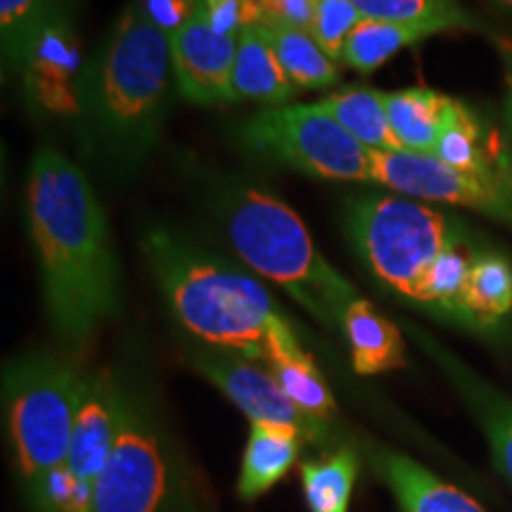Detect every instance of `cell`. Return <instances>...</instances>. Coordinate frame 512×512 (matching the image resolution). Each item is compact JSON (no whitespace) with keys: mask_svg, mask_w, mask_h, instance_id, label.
Wrapping results in <instances>:
<instances>
[{"mask_svg":"<svg viewBox=\"0 0 512 512\" xmlns=\"http://www.w3.org/2000/svg\"><path fill=\"white\" fill-rule=\"evenodd\" d=\"M27 221L50 325L64 342L86 344L119 313V264L93 185L55 147L31 159Z\"/></svg>","mask_w":512,"mask_h":512,"instance_id":"cell-1","label":"cell"},{"mask_svg":"<svg viewBox=\"0 0 512 512\" xmlns=\"http://www.w3.org/2000/svg\"><path fill=\"white\" fill-rule=\"evenodd\" d=\"M344 228L384 290L470 330L467 290L486 247L458 216L403 195H358Z\"/></svg>","mask_w":512,"mask_h":512,"instance_id":"cell-2","label":"cell"},{"mask_svg":"<svg viewBox=\"0 0 512 512\" xmlns=\"http://www.w3.org/2000/svg\"><path fill=\"white\" fill-rule=\"evenodd\" d=\"M143 252L169 309L200 342L264 366L306 356L290 318L252 275L166 228L145 235Z\"/></svg>","mask_w":512,"mask_h":512,"instance_id":"cell-3","label":"cell"},{"mask_svg":"<svg viewBox=\"0 0 512 512\" xmlns=\"http://www.w3.org/2000/svg\"><path fill=\"white\" fill-rule=\"evenodd\" d=\"M169 36L133 0L88 62L83 114L102 155L121 169L155 150L169 107Z\"/></svg>","mask_w":512,"mask_h":512,"instance_id":"cell-4","label":"cell"},{"mask_svg":"<svg viewBox=\"0 0 512 512\" xmlns=\"http://www.w3.org/2000/svg\"><path fill=\"white\" fill-rule=\"evenodd\" d=\"M228 240L245 264L285 290L325 328H342L344 311L361 297L320 254L304 221L271 192L233 185L221 197Z\"/></svg>","mask_w":512,"mask_h":512,"instance_id":"cell-5","label":"cell"},{"mask_svg":"<svg viewBox=\"0 0 512 512\" xmlns=\"http://www.w3.org/2000/svg\"><path fill=\"white\" fill-rule=\"evenodd\" d=\"M83 377L67 358L31 351L3 370V408L17 477L31 501L67 465Z\"/></svg>","mask_w":512,"mask_h":512,"instance_id":"cell-6","label":"cell"},{"mask_svg":"<svg viewBox=\"0 0 512 512\" xmlns=\"http://www.w3.org/2000/svg\"><path fill=\"white\" fill-rule=\"evenodd\" d=\"M91 512H197L181 458L143 396L126 389L117 439L95 482Z\"/></svg>","mask_w":512,"mask_h":512,"instance_id":"cell-7","label":"cell"},{"mask_svg":"<svg viewBox=\"0 0 512 512\" xmlns=\"http://www.w3.org/2000/svg\"><path fill=\"white\" fill-rule=\"evenodd\" d=\"M238 133L242 147L266 162L328 181L373 183V152L318 102L266 107L242 121Z\"/></svg>","mask_w":512,"mask_h":512,"instance_id":"cell-8","label":"cell"},{"mask_svg":"<svg viewBox=\"0 0 512 512\" xmlns=\"http://www.w3.org/2000/svg\"><path fill=\"white\" fill-rule=\"evenodd\" d=\"M373 183L418 202L453 204L512 228V181L479 176L418 152H373Z\"/></svg>","mask_w":512,"mask_h":512,"instance_id":"cell-9","label":"cell"},{"mask_svg":"<svg viewBox=\"0 0 512 512\" xmlns=\"http://www.w3.org/2000/svg\"><path fill=\"white\" fill-rule=\"evenodd\" d=\"M192 368L209 380L223 396H228L249 422L290 427L299 432L306 444L330 446L332 425L306 415L290 401L275 377L249 358L228 351H197L190 356Z\"/></svg>","mask_w":512,"mask_h":512,"instance_id":"cell-10","label":"cell"},{"mask_svg":"<svg viewBox=\"0 0 512 512\" xmlns=\"http://www.w3.org/2000/svg\"><path fill=\"white\" fill-rule=\"evenodd\" d=\"M86 69L88 64L83 60L72 15L67 10H55L38 31L19 72L29 105L48 117H81Z\"/></svg>","mask_w":512,"mask_h":512,"instance_id":"cell-11","label":"cell"},{"mask_svg":"<svg viewBox=\"0 0 512 512\" xmlns=\"http://www.w3.org/2000/svg\"><path fill=\"white\" fill-rule=\"evenodd\" d=\"M171 64L178 91L195 105L235 102L233 64L238 38L211 27L204 0L200 10L169 36Z\"/></svg>","mask_w":512,"mask_h":512,"instance_id":"cell-12","label":"cell"},{"mask_svg":"<svg viewBox=\"0 0 512 512\" xmlns=\"http://www.w3.org/2000/svg\"><path fill=\"white\" fill-rule=\"evenodd\" d=\"M415 344L425 351L427 356L437 363V368L444 373L448 382L453 384L460 399L472 413V418L482 430L486 444H489L491 463L496 472L505 482L512 486V399L496 384L484 380L482 375L475 373L467 363L441 347L437 339L420 330L418 325H408Z\"/></svg>","mask_w":512,"mask_h":512,"instance_id":"cell-13","label":"cell"},{"mask_svg":"<svg viewBox=\"0 0 512 512\" xmlns=\"http://www.w3.org/2000/svg\"><path fill=\"white\" fill-rule=\"evenodd\" d=\"M121 408H124V387L110 373L83 377V389L76 411L72 446H69L67 467L81 484L95 486L102 467L110 460L117 439Z\"/></svg>","mask_w":512,"mask_h":512,"instance_id":"cell-14","label":"cell"},{"mask_svg":"<svg viewBox=\"0 0 512 512\" xmlns=\"http://www.w3.org/2000/svg\"><path fill=\"white\" fill-rule=\"evenodd\" d=\"M384 105H387L389 126L401 150L434 155L441 136L456 119L463 102L434 88L415 86L392 93L384 91Z\"/></svg>","mask_w":512,"mask_h":512,"instance_id":"cell-15","label":"cell"},{"mask_svg":"<svg viewBox=\"0 0 512 512\" xmlns=\"http://www.w3.org/2000/svg\"><path fill=\"white\" fill-rule=\"evenodd\" d=\"M375 470L389 486L401 512H484L465 491L441 482L418 460L399 451H375Z\"/></svg>","mask_w":512,"mask_h":512,"instance_id":"cell-16","label":"cell"},{"mask_svg":"<svg viewBox=\"0 0 512 512\" xmlns=\"http://www.w3.org/2000/svg\"><path fill=\"white\" fill-rule=\"evenodd\" d=\"M339 330L351 349V366L356 375H382L406 366L401 330L368 299L358 297L349 304Z\"/></svg>","mask_w":512,"mask_h":512,"instance_id":"cell-17","label":"cell"},{"mask_svg":"<svg viewBox=\"0 0 512 512\" xmlns=\"http://www.w3.org/2000/svg\"><path fill=\"white\" fill-rule=\"evenodd\" d=\"M233 91L238 100H256L268 107L285 105L292 98L294 83L287 79L266 24H254L238 36Z\"/></svg>","mask_w":512,"mask_h":512,"instance_id":"cell-18","label":"cell"},{"mask_svg":"<svg viewBox=\"0 0 512 512\" xmlns=\"http://www.w3.org/2000/svg\"><path fill=\"white\" fill-rule=\"evenodd\" d=\"M304 444L306 441L302 434L290 430V427L252 422L245 453H242L238 479L240 498L256 501L266 491H271L297 463Z\"/></svg>","mask_w":512,"mask_h":512,"instance_id":"cell-19","label":"cell"},{"mask_svg":"<svg viewBox=\"0 0 512 512\" xmlns=\"http://www.w3.org/2000/svg\"><path fill=\"white\" fill-rule=\"evenodd\" d=\"M332 119H337L358 143L370 152H396L401 150L387 119L384 91L375 88H349L332 93L318 102Z\"/></svg>","mask_w":512,"mask_h":512,"instance_id":"cell-20","label":"cell"},{"mask_svg":"<svg viewBox=\"0 0 512 512\" xmlns=\"http://www.w3.org/2000/svg\"><path fill=\"white\" fill-rule=\"evenodd\" d=\"M363 19L377 22L408 24V27L434 29L437 34L446 31H477L489 34L475 15H470L460 0H351Z\"/></svg>","mask_w":512,"mask_h":512,"instance_id":"cell-21","label":"cell"},{"mask_svg":"<svg viewBox=\"0 0 512 512\" xmlns=\"http://www.w3.org/2000/svg\"><path fill=\"white\" fill-rule=\"evenodd\" d=\"M264 24V22H261ZM268 36H271L278 60L283 64L287 79L294 83V88L302 91H320L330 88L342 79L337 60L325 53L318 46L311 31L290 29V27H271L266 24Z\"/></svg>","mask_w":512,"mask_h":512,"instance_id":"cell-22","label":"cell"},{"mask_svg":"<svg viewBox=\"0 0 512 512\" xmlns=\"http://www.w3.org/2000/svg\"><path fill=\"white\" fill-rule=\"evenodd\" d=\"M512 311V266L503 254L486 252L479 256L467 290V318L470 330H494Z\"/></svg>","mask_w":512,"mask_h":512,"instance_id":"cell-23","label":"cell"},{"mask_svg":"<svg viewBox=\"0 0 512 512\" xmlns=\"http://www.w3.org/2000/svg\"><path fill=\"white\" fill-rule=\"evenodd\" d=\"M358 479V456L337 448L302 465V489L309 512H349Z\"/></svg>","mask_w":512,"mask_h":512,"instance_id":"cell-24","label":"cell"},{"mask_svg":"<svg viewBox=\"0 0 512 512\" xmlns=\"http://www.w3.org/2000/svg\"><path fill=\"white\" fill-rule=\"evenodd\" d=\"M437 36L434 29L408 27V24L377 22V19H361L344 48L342 62L356 69L358 74H373L384 62L399 55L403 48H411L425 38Z\"/></svg>","mask_w":512,"mask_h":512,"instance_id":"cell-25","label":"cell"},{"mask_svg":"<svg viewBox=\"0 0 512 512\" xmlns=\"http://www.w3.org/2000/svg\"><path fill=\"white\" fill-rule=\"evenodd\" d=\"M55 10L57 0H0V50L5 74H19L38 31Z\"/></svg>","mask_w":512,"mask_h":512,"instance_id":"cell-26","label":"cell"},{"mask_svg":"<svg viewBox=\"0 0 512 512\" xmlns=\"http://www.w3.org/2000/svg\"><path fill=\"white\" fill-rule=\"evenodd\" d=\"M275 377V382L283 387L290 401L302 408L311 418L330 422L335 415V396H332L328 382L320 373L313 358L306 354L302 358H287L264 366Z\"/></svg>","mask_w":512,"mask_h":512,"instance_id":"cell-27","label":"cell"},{"mask_svg":"<svg viewBox=\"0 0 512 512\" xmlns=\"http://www.w3.org/2000/svg\"><path fill=\"white\" fill-rule=\"evenodd\" d=\"M363 15L351 0H320L311 24V36L332 60H342L351 34Z\"/></svg>","mask_w":512,"mask_h":512,"instance_id":"cell-28","label":"cell"},{"mask_svg":"<svg viewBox=\"0 0 512 512\" xmlns=\"http://www.w3.org/2000/svg\"><path fill=\"white\" fill-rule=\"evenodd\" d=\"M211 27L219 34L238 38L242 31L261 24L259 0H204Z\"/></svg>","mask_w":512,"mask_h":512,"instance_id":"cell-29","label":"cell"},{"mask_svg":"<svg viewBox=\"0 0 512 512\" xmlns=\"http://www.w3.org/2000/svg\"><path fill=\"white\" fill-rule=\"evenodd\" d=\"M320 0H259L261 22L271 27L311 31Z\"/></svg>","mask_w":512,"mask_h":512,"instance_id":"cell-30","label":"cell"},{"mask_svg":"<svg viewBox=\"0 0 512 512\" xmlns=\"http://www.w3.org/2000/svg\"><path fill=\"white\" fill-rule=\"evenodd\" d=\"M136 3L166 36H171L200 10L202 0H136Z\"/></svg>","mask_w":512,"mask_h":512,"instance_id":"cell-31","label":"cell"},{"mask_svg":"<svg viewBox=\"0 0 512 512\" xmlns=\"http://www.w3.org/2000/svg\"><path fill=\"white\" fill-rule=\"evenodd\" d=\"M498 50H501L505 67V138L512 147V41L508 38H496Z\"/></svg>","mask_w":512,"mask_h":512,"instance_id":"cell-32","label":"cell"},{"mask_svg":"<svg viewBox=\"0 0 512 512\" xmlns=\"http://www.w3.org/2000/svg\"><path fill=\"white\" fill-rule=\"evenodd\" d=\"M491 3L496 5V8H501L508 12V15H512V0H491Z\"/></svg>","mask_w":512,"mask_h":512,"instance_id":"cell-33","label":"cell"},{"mask_svg":"<svg viewBox=\"0 0 512 512\" xmlns=\"http://www.w3.org/2000/svg\"><path fill=\"white\" fill-rule=\"evenodd\" d=\"M72 3H74V0H57V5H60V8H64L67 12H69V5H72Z\"/></svg>","mask_w":512,"mask_h":512,"instance_id":"cell-34","label":"cell"}]
</instances>
